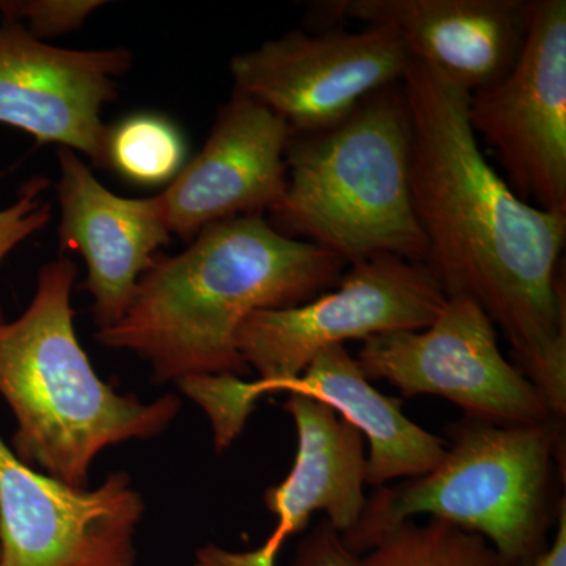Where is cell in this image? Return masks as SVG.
I'll use <instances>...</instances> for the list:
<instances>
[{
	"mask_svg": "<svg viewBox=\"0 0 566 566\" xmlns=\"http://www.w3.org/2000/svg\"><path fill=\"white\" fill-rule=\"evenodd\" d=\"M401 88L424 266L447 297L482 307L517 367L565 420L566 218L524 202L488 161L469 125L471 93L412 59Z\"/></svg>",
	"mask_w": 566,
	"mask_h": 566,
	"instance_id": "obj_1",
	"label": "cell"
},
{
	"mask_svg": "<svg viewBox=\"0 0 566 566\" xmlns=\"http://www.w3.org/2000/svg\"><path fill=\"white\" fill-rule=\"evenodd\" d=\"M335 286L307 303L256 311L244 319L237 348L249 371L259 375L256 381L191 376L177 382L210 419L218 452L241 434L260 397L281 392L323 349L379 334L424 329L447 303L424 264L386 253L349 264Z\"/></svg>",
	"mask_w": 566,
	"mask_h": 566,
	"instance_id": "obj_6",
	"label": "cell"
},
{
	"mask_svg": "<svg viewBox=\"0 0 566 566\" xmlns=\"http://www.w3.org/2000/svg\"><path fill=\"white\" fill-rule=\"evenodd\" d=\"M50 180L33 177L25 181L18 199L10 207L0 210V264L22 241L40 232L51 221V205L44 199ZM3 322L0 307V323Z\"/></svg>",
	"mask_w": 566,
	"mask_h": 566,
	"instance_id": "obj_20",
	"label": "cell"
},
{
	"mask_svg": "<svg viewBox=\"0 0 566 566\" xmlns=\"http://www.w3.org/2000/svg\"><path fill=\"white\" fill-rule=\"evenodd\" d=\"M126 50L51 46L17 22L0 24V123L106 166L104 104L132 69Z\"/></svg>",
	"mask_w": 566,
	"mask_h": 566,
	"instance_id": "obj_11",
	"label": "cell"
},
{
	"mask_svg": "<svg viewBox=\"0 0 566 566\" xmlns=\"http://www.w3.org/2000/svg\"><path fill=\"white\" fill-rule=\"evenodd\" d=\"M297 431V452L289 476L264 491V505L277 526L252 551L207 545L196 551L193 566H275L290 536L308 527L315 513L340 535L348 534L363 516L367 497L365 439L352 423L322 401L290 394L282 406Z\"/></svg>",
	"mask_w": 566,
	"mask_h": 566,
	"instance_id": "obj_14",
	"label": "cell"
},
{
	"mask_svg": "<svg viewBox=\"0 0 566 566\" xmlns=\"http://www.w3.org/2000/svg\"><path fill=\"white\" fill-rule=\"evenodd\" d=\"M526 566H566V501L558 509L553 542Z\"/></svg>",
	"mask_w": 566,
	"mask_h": 566,
	"instance_id": "obj_22",
	"label": "cell"
},
{
	"mask_svg": "<svg viewBox=\"0 0 566 566\" xmlns=\"http://www.w3.org/2000/svg\"><path fill=\"white\" fill-rule=\"evenodd\" d=\"M290 566H363V562L324 520L301 539Z\"/></svg>",
	"mask_w": 566,
	"mask_h": 566,
	"instance_id": "obj_21",
	"label": "cell"
},
{
	"mask_svg": "<svg viewBox=\"0 0 566 566\" xmlns=\"http://www.w3.org/2000/svg\"><path fill=\"white\" fill-rule=\"evenodd\" d=\"M99 7L102 0H0V14L44 40L77 31Z\"/></svg>",
	"mask_w": 566,
	"mask_h": 566,
	"instance_id": "obj_19",
	"label": "cell"
},
{
	"mask_svg": "<svg viewBox=\"0 0 566 566\" xmlns=\"http://www.w3.org/2000/svg\"><path fill=\"white\" fill-rule=\"evenodd\" d=\"M356 363L368 381L389 382L406 398H446L475 419L502 424L560 420L534 382L502 354L490 316L468 297H447L424 329L367 338Z\"/></svg>",
	"mask_w": 566,
	"mask_h": 566,
	"instance_id": "obj_7",
	"label": "cell"
},
{
	"mask_svg": "<svg viewBox=\"0 0 566 566\" xmlns=\"http://www.w3.org/2000/svg\"><path fill=\"white\" fill-rule=\"evenodd\" d=\"M346 263L282 234L263 216L212 223L178 255H158L137 282L120 322L96 340L142 357L151 381L243 378L237 333L249 315L307 303L344 275Z\"/></svg>",
	"mask_w": 566,
	"mask_h": 566,
	"instance_id": "obj_2",
	"label": "cell"
},
{
	"mask_svg": "<svg viewBox=\"0 0 566 566\" xmlns=\"http://www.w3.org/2000/svg\"><path fill=\"white\" fill-rule=\"evenodd\" d=\"M532 0H318L311 24L345 21L392 33L419 61L475 93L515 65L526 41Z\"/></svg>",
	"mask_w": 566,
	"mask_h": 566,
	"instance_id": "obj_12",
	"label": "cell"
},
{
	"mask_svg": "<svg viewBox=\"0 0 566 566\" xmlns=\"http://www.w3.org/2000/svg\"><path fill=\"white\" fill-rule=\"evenodd\" d=\"M61 203L59 238L63 251H76L87 264L84 289L92 294V314L99 329L120 322L150 270L156 252L172 234L156 196L128 199L109 191L70 148L59 150Z\"/></svg>",
	"mask_w": 566,
	"mask_h": 566,
	"instance_id": "obj_15",
	"label": "cell"
},
{
	"mask_svg": "<svg viewBox=\"0 0 566 566\" xmlns=\"http://www.w3.org/2000/svg\"><path fill=\"white\" fill-rule=\"evenodd\" d=\"M144 499L126 472L74 488L35 471L0 436V566H136Z\"/></svg>",
	"mask_w": 566,
	"mask_h": 566,
	"instance_id": "obj_10",
	"label": "cell"
},
{
	"mask_svg": "<svg viewBox=\"0 0 566 566\" xmlns=\"http://www.w3.org/2000/svg\"><path fill=\"white\" fill-rule=\"evenodd\" d=\"M76 275L69 256L44 264L28 308L0 323V395L17 420L14 455L65 485L88 488L104 449L158 438L181 400L169 394L144 403L96 375L74 331Z\"/></svg>",
	"mask_w": 566,
	"mask_h": 566,
	"instance_id": "obj_3",
	"label": "cell"
},
{
	"mask_svg": "<svg viewBox=\"0 0 566 566\" xmlns=\"http://www.w3.org/2000/svg\"><path fill=\"white\" fill-rule=\"evenodd\" d=\"M436 468L395 486L376 488L344 536L367 553L387 531L428 515L482 535L509 566H526L556 527L564 485V422L502 424L464 416L446 428Z\"/></svg>",
	"mask_w": 566,
	"mask_h": 566,
	"instance_id": "obj_5",
	"label": "cell"
},
{
	"mask_svg": "<svg viewBox=\"0 0 566 566\" xmlns=\"http://www.w3.org/2000/svg\"><path fill=\"white\" fill-rule=\"evenodd\" d=\"M285 163V189L270 210L275 230L346 264L381 253L424 264L401 82L368 96L329 128L292 134Z\"/></svg>",
	"mask_w": 566,
	"mask_h": 566,
	"instance_id": "obj_4",
	"label": "cell"
},
{
	"mask_svg": "<svg viewBox=\"0 0 566 566\" xmlns=\"http://www.w3.org/2000/svg\"><path fill=\"white\" fill-rule=\"evenodd\" d=\"M281 392L322 401L367 439V485L381 488L394 480L417 479L444 457L446 442L409 420L401 411V400L376 390L345 346L316 354L304 374Z\"/></svg>",
	"mask_w": 566,
	"mask_h": 566,
	"instance_id": "obj_16",
	"label": "cell"
},
{
	"mask_svg": "<svg viewBox=\"0 0 566 566\" xmlns=\"http://www.w3.org/2000/svg\"><path fill=\"white\" fill-rule=\"evenodd\" d=\"M409 57L392 33L342 25L293 31L234 55L233 93L262 104L289 125L292 134L329 128L364 99L400 84Z\"/></svg>",
	"mask_w": 566,
	"mask_h": 566,
	"instance_id": "obj_9",
	"label": "cell"
},
{
	"mask_svg": "<svg viewBox=\"0 0 566 566\" xmlns=\"http://www.w3.org/2000/svg\"><path fill=\"white\" fill-rule=\"evenodd\" d=\"M363 566H509L493 546L474 532L431 517L398 524L360 556Z\"/></svg>",
	"mask_w": 566,
	"mask_h": 566,
	"instance_id": "obj_17",
	"label": "cell"
},
{
	"mask_svg": "<svg viewBox=\"0 0 566 566\" xmlns=\"http://www.w3.org/2000/svg\"><path fill=\"white\" fill-rule=\"evenodd\" d=\"M469 125L524 202L566 218V2L532 0L523 51L472 93Z\"/></svg>",
	"mask_w": 566,
	"mask_h": 566,
	"instance_id": "obj_8",
	"label": "cell"
},
{
	"mask_svg": "<svg viewBox=\"0 0 566 566\" xmlns=\"http://www.w3.org/2000/svg\"><path fill=\"white\" fill-rule=\"evenodd\" d=\"M290 139L279 115L233 93L202 150L156 196L170 234L192 241L212 223L270 211L285 189Z\"/></svg>",
	"mask_w": 566,
	"mask_h": 566,
	"instance_id": "obj_13",
	"label": "cell"
},
{
	"mask_svg": "<svg viewBox=\"0 0 566 566\" xmlns=\"http://www.w3.org/2000/svg\"><path fill=\"white\" fill-rule=\"evenodd\" d=\"M185 158L181 134L158 115H132L107 128L106 166L137 185L172 181L185 167Z\"/></svg>",
	"mask_w": 566,
	"mask_h": 566,
	"instance_id": "obj_18",
	"label": "cell"
}]
</instances>
